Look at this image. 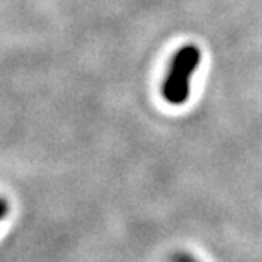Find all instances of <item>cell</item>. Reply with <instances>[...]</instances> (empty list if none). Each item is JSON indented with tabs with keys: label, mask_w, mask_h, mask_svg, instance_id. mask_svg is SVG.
<instances>
[{
	"label": "cell",
	"mask_w": 262,
	"mask_h": 262,
	"mask_svg": "<svg viewBox=\"0 0 262 262\" xmlns=\"http://www.w3.org/2000/svg\"><path fill=\"white\" fill-rule=\"evenodd\" d=\"M7 213H9V204H7L5 199L0 198V220L7 216Z\"/></svg>",
	"instance_id": "7a4b0ae2"
},
{
	"label": "cell",
	"mask_w": 262,
	"mask_h": 262,
	"mask_svg": "<svg viewBox=\"0 0 262 262\" xmlns=\"http://www.w3.org/2000/svg\"><path fill=\"white\" fill-rule=\"evenodd\" d=\"M199 58L201 55L194 45H186L176 51L162 83V96L172 106L184 104L189 97V80L199 65Z\"/></svg>",
	"instance_id": "6da1fadb"
},
{
	"label": "cell",
	"mask_w": 262,
	"mask_h": 262,
	"mask_svg": "<svg viewBox=\"0 0 262 262\" xmlns=\"http://www.w3.org/2000/svg\"><path fill=\"white\" fill-rule=\"evenodd\" d=\"M176 262H196V260H192L191 257H187V255H177Z\"/></svg>",
	"instance_id": "3957f363"
}]
</instances>
